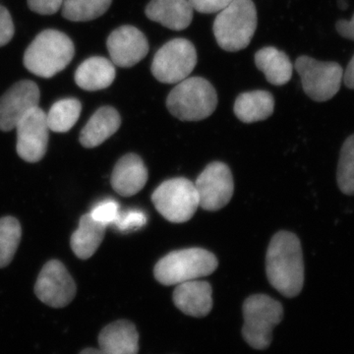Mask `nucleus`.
<instances>
[{"mask_svg":"<svg viewBox=\"0 0 354 354\" xmlns=\"http://www.w3.org/2000/svg\"><path fill=\"white\" fill-rule=\"evenodd\" d=\"M106 234V227L95 221L90 214L81 218L79 227L72 234L70 245L77 257L87 260L97 250Z\"/></svg>","mask_w":354,"mask_h":354,"instance_id":"23","label":"nucleus"},{"mask_svg":"<svg viewBox=\"0 0 354 354\" xmlns=\"http://www.w3.org/2000/svg\"><path fill=\"white\" fill-rule=\"evenodd\" d=\"M243 318V339L251 348L263 351L269 348L272 330L283 320V305L266 295H251L244 302Z\"/></svg>","mask_w":354,"mask_h":354,"instance_id":"6","label":"nucleus"},{"mask_svg":"<svg viewBox=\"0 0 354 354\" xmlns=\"http://www.w3.org/2000/svg\"><path fill=\"white\" fill-rule=\"evenodd\" d=\"M22 228L17 218L4 216L0 218V268L10 264L19 246Z\"/></svg>","mask_w":354,"mask_h":354,"instance_id":"26","label":"nucleus"},{"mask_svg":"<svg viewBox=\"0 0 354 354\" xmlns=\"http://www.w3.org/2000/svg\"><path fill=\"white\" fill-rule=\"evenodd\" d=\"M255 64L272 85H286L292 76L293 66L290 57L283 51L272 46H268L256 53Z\"/></svg>","mask_w":354,"mask_h":354,"instance_id":"22","label":"nucleus"},{"mask_svg":"<svg viewBox=\"0 0 354 354\" xmlns=\"http://www.w3.org/2000/svg\"><path fill=\"white\" fill-rule=\"evenodd\" d=\"M195 187L199 197V207L206 211H218L232 200L234 177L227 165L214 162L198 177Z\"/></svg>","mask_w":354,"mask_h":354,"instance_id":"11","label":"nucleus"},{"mask_svg":"<svg viewBox=\"0 0 354 354\" xmlns=\"http://www.w3.org/2000/svg\"><path fill=\"white\" fill-rule=\"evenodd\" d=\"M111 62L129 68L139 64L149 53V41L143 32L134 26H121L114 30L106 41Z\"/></svg>","mask_w":354,"mask_h":354,"instance_id":"14","label":"nucleus"},{"mask_svg":"<svg viewBox=\"0 0 354 354\" xmlns=\"http://www.w3.org/2000/svg\"><path fill=\"white\" fill-rule=\"evenodd\" d=\"M152 201L165 220L174 223L192 218L199 207L195 183L183 177L169 179L153 191Z\"/></svg>","mask_w":354,"mask_h":354,"instance_id":"7","label":"nucleus"},{"mask_svg":"<svg viewBox=\"0 0 354 354\" xmlns=\"http://www.w3.org/2000/svg\"><path fill=\"white\" fill-rule=\"evenodd\" d=\"M79 354H106V353H104V351H101L100 348H88L83 349L82 351H81Z\"/></svg>","mask_w":354,"mask_h":354,"instance_id":"35","label":"nucleus"},{"mask_svg":"<svg viewBox=\"0 0 354 354\" xmlns=\"http://www.w3.org/2000/svg\"><path fill=\"white\" fill-rule=\"evenodd\" d=\"M74 55L73 41L67 35L57 30H46L28 46L24 65L36 76L51 78L71 62Z\"/></svg>","mask_w":354,"mask_h":354,"instance_id":"2","label":"nucleus"},{"mask_svg":"<svg viewBox=\"0 0 354 354\" xmlns=\"http://www.w3.org/2000/svg\"><path fill=\"white\" fill-rule=\"evenodd\" d=\"M147 221L146 214L140 209H127L125 212H120L118 218H116L113 227L120 232H132L145 227Z\"/></svg>","mask_w":354,"mask_h":354,"instance_id":"28","label":"nucleus"},{"mask_svg":"<svg viewBox=\"0 0 354 354\" xmlns=\"http://www.w3.org/2000/svg\"><path fill=\"white\" fill-rule=\"evenodd\" d=\"M194 10L204 14L220 12L234 0H188Z\"/></svg>","mask_w":354,"mask_h":354,"instance_id":"31","label":"nucleus"},{"mask_svg":"<svg viewBox=\"0 0 354 354\" xmlns=\"http://www.w3.org/2000/svg\"><path fill=\"white\" fill-rule=\"evenodd\" d=\"M148 181V169L136 153H127L116 162L111 183L114 191L123 197L137 194Z\"/></svg>","mask_w":354,"mask_h":354,"instance_id":"15","label":"nucleus"},{"mask_svg":"<svg viewBox=\"0 0 354 354\" xmlns=\"http://www.w3.org/2000/svg\"><path fill=\"white\" fill-rule=\"evenodd\" d=\"M14 24L10 13L6 7L0 6V46H6L14 36Z\"/></svg>","mask_w":354,"mask_h":354,"instance_id":"30","label":"nucleus"},{"mask_svg":"<svg viewBox=\"0 0 354 354\" xmlns=\"http://www.w3.org/2000/svg\"><path fill=\"white\" fill-rule=\"evenodd\" d=\"M266 271L272 288L283 297H297L304 285V262L301 244L292 232L274 234L266 257Z\"/></svg>","mask_w":354,"mask_h":354,"instance_id":"1","label":"nucleus"},{"mask_svg":"<svg viewBox=\"0 0 354 354\" xmlns=\"http://www.w3.org/2000/svg\"><path fill=\"white\" fill-rule=\"evenodd\" d=\"M97 342L99 348L106 354H138L139 334L130 321L109 324L100 333Z\"/></svg>","mask_w":354,"mask_h":354,"instance_id":"18","label":"nucleus"},{"mask_svg":"<svg viewBox=\"0 0 354 354\" xmlns=\"http://www.w3.org/2000/svg\"><path fill=\"white\" fill-rule=\"evenodd\" d=\"M337 31L342 37L354 41V15L351 20H339L337 21Z\"/></svg>","mask_w":354,"mask_h":354,"instance_id":"33","label":"nucleus"},{"mask_svg":"<svg viewBox=\"0 0 354 354\" xmlns=\"http://www.w3.org/2000/svg\"><path fill=\"white\" fill-rule=\"evenodd\" d=\"M234 109L235 115L242 122H258L267 120L274 113V99L267 91H251L239 95Z\"/></svg>","mask_w":354,"mask_h":354,"instance_id":"21","label":"nucleus"},{"mask_svg":"<svg viewBox=\"0 0 354 354\" xmlns=\"http://www.w3.org/2000/svg\"><path fill=\"white\" fill-rule=\"evenodd\" d=\"M39 90L36 83L30 80L19 81L0 97V130L11 131L19 121L38 108Z\"/></svg>","mask_w":354,"mask_h":354,"instance_id":"13","label":"nucleus"},{"mask_svg":"<svg viewBox=\"0 0 354 354\" xmlns=\"http://www.w3.org/2000/svg\"><path fill=\"white\" fill-rule=\"evenodd\" d=\"M76 291L75 281L58 260L48 261L44 266L35 285L37 297L53 308H64L71 304Z\"/></svg>","mask_w":354,"mask_h":354,"instance_id":"10","label":"nucleus"},{"mask_svg":"<svg viewBox=\"0 0 354 354\" xmlns=\"http://www.w3.org/2000/svg\"><path fill=\"white\" fill-rule=\"evenodd\" d=\"M113 0H64L62 15L73 22L97 19L109 10Z\"/></svg>","mask_w":354,"mask_h":354,"instance_id":"25","label":"nucleus"},{"mask_svg":"<svg viewBox=\"0 0 354 354\" xmlns=\"http://www.w3.org/2000/svg\"><path fill=\"white\" fill-rule=\"evenodd\" d=\"M197 60L194 44L186 39H174L157 51L151 71L160 82L177 84L189 77Z\"/></svg>","mask_w":354,"mask_h":354,"instance_id":"8","label":"nucleus"},{"mask_svg":"<svg viewBox=\"0 0 354 354\" xmlns=\"http://www.w3.org/2000/svg\"><path fill=\"white\" fill-rule=\"evenodd\" d=\"M344 85L351 90H354V55L348 64L346 70H344Z\"/></svg>","mask_w":354,"mask_h":354,"instance_id":"34","label":"nucleus"},{"mask_svg":"<svg viewBox=\"0 0 354 354\" xmlns=\"http://www.w3.org/2000/svg\"><path fill=\"white\" fill-rule=\"evenodd\" d=\"M213 290L207 281H194L177 285L174 302L177 308L188 316L202 318L213 308Z\"/></svg>","mask_w":354,"mask_h":354,"instance_id":"16","label":"nucleus"},{"mask_svg":"<svg viewBox=\"0 0 354 354\" xmlns=\"http://www.w3.org/2000/svg\"><path fill=\"white\" fill-rule=\"evenodd\" d=\"M295 67L301 77L305 94L313 101H329L341 88L344 69L337 62H319L304 55L297 58Z\"/></svg>","mask_w":354,"mask_h":354,"instance_id":"9","label":"nucleus"},{"mask_svg":"<svg viewBox=\"0 0 354 354\" xmlns=\"http://www.w3.org/2000/svg\"><path fill=\"white\" fill-rule=\"evenodd\" d=\"M213 253L203 248H187L174 251L162 258L153 269L158 283L176 286L213 274L218 268Z\"/></svg>","mask_w":354,"mask_h":354,"instance_id":"5","label":"nucleus"},{"mask_svg":"<svg viewBox=\"0 0 354 354\" xmlns=\"http://www.w3.org/2000/svg\"><path fill=\"white\" fill-rule=\"evenodd\" d=\"M19 157L28 162H38L46 155L48 145V128L46 113L38 108L26 114L16 127Z\"/></svg>","mask_w":354,"mask_h":354,"instance_id":"12","label":"nucleus"},{"mask_svg":"<svg viewBox=\"0 0 354 354\" xmlns=\"http://www.w3.org/2000/svg\"><path fill=\"white\" fill-rule=\"evenodd\" d=\"M120 213V204L113 199H106L95 205L88 214L95 221L106 227L115 223Z\"/></svg>","mask_w":354,"mask_h":354,"instance_id":"29","label":"nucleus"},{"mask_svg":"<svg viewBox=\"0 0 354 354\" xmlns=\"http://www.w3.org/2000/svg\"><path fill=\"white\" fill-rule=\"evenodd\" d=\"M64 0H28V6L32 12L41 15H53L62 8Z\"/></svg>","mask_w":354,"mask_h":354,"instance_id":"32","label":"nucleus"},{"mask_svg":"<svg viewBox=\"0 0 354 354\" xmlns=\"http://www.w3.org/2000/svg\"><path fill=\"white\" fill-rule=\"evenodd\" d=\"M193 9L188 0H152L146 6L148 19L174 31H183L189 27Z\"/></svg>","mask_w":354,"mask_h":354,"instance_id":"17","label":"nucleus"},{"mask_svg":"<svg viewBox=\"0 0 354 354\" xmlns=\"http://www.w3.org/2000/svg\"><path fill=\"white\" fill-rule=\"evenodd\" d=\"M82 104L76 99L60 100L53 104L46 114L48 128L53 132H68L80 116Z\"/></svg>","mask_w":354,"mask_h":354,"instance_id":"24","label":"nucleus"},{"mask_svg":"<svg viewBox=\"0 0 354 354\" xmlns=\"http://www.w3.org/2000/svg\"><path fill=\"white\" fill-rule=\"evenodd\" d=\"M257 21L252 0H234L220 11L214 22L216 43L230 53L244 50L255 34Z\"/></svg>","mask_w":354,"mask_h":354,"instance_id":"3","label":"nucleus"},{"mask_svg":"<svg viewBox=\"0 0 354 354\" xmlns=\"http://www.w3.org/2000/svg\"><path fill=\"white\" fill-rule=\"evenodd\" d=\"M218 106L214 86L202 77H191L172 88L167 99L169 113L181 121H200L209 118Z\"/></svg>","mask_w":354,"mask_h":354,"instance_id":"4","label":"nucleus"},{"mask_svg":"<svg viewBox=\"0 0 354 354\" xmlns=\"http://www.w3.org/2000/svg\"><path fill=\"white\" fill-rule=\"evenodd\" d=\"M337 186L344 194L354 195V134L344 141L337 172Z\"/></svg>","mask_w":354,"mask_h":354,"instance_id":"27","label":"nucleus"},{"mask_svg":"<svg viewBox=\"0 0 354 354\" xmlns=\"http://www.w3.org/2000/svg\"><path fill=\"white\" fill-rule=\"evenodd\" d=\"M115 79V67L108 58L94 57L88 58L77 68L75 82L86 91H100L106 88Z\"/></svg>","mask_w":354,"mask_h":354,"instance_id":"20","label":"nucleus"},{"mask_svg":"<svg viewBox=\"0 0 354 354\" xmlns=\"http://www.w3.org/2000/svg\"><path fill=\"white\" fill-rule=\"evenodd\" d=\"M120 125L118 111L113 106H102L93 114L81 131V145L88 149L102 145L120 129Z\"/></svg>","mask_w":354,"mask_h":354,"instance_id":"19","label":"nucleus"}]
</instances>
